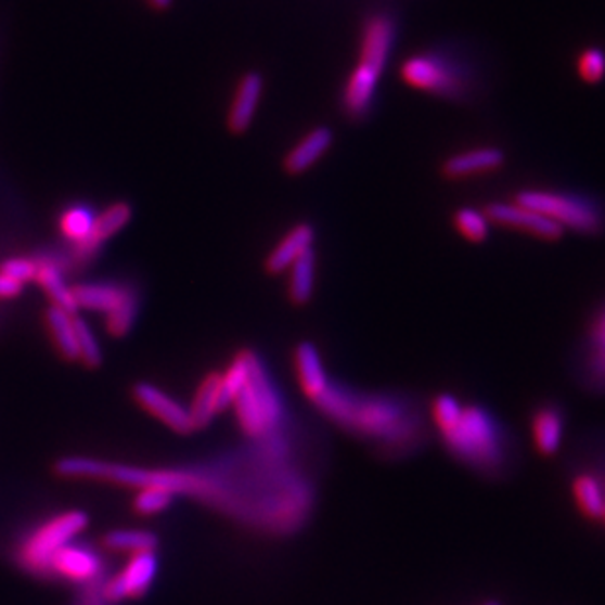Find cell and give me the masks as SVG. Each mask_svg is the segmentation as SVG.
<instances>
[{"label": "cell", "instance_id": "6da1fadb", "mask_svg": "<svg viewBox=\"0 0 605 605\" xmlns=\"http://www.w3.org/2000/svg\"><path fill=\"white\" fill-rule=\"evenodd\" d=\"M313 403L346 430L391 447L409 445L417 430L408 409L394 397L358 396L345 387L329 386Z\"/></svg>", "mask_w": 605, "mask_h": 605}, {"label": "cell", "instance_id": "7a4b0ae2", "mask_svg": "<svg viewBox=\"0 0 605 605\" xmlns=\"http://www.w3.org/2000/svg\"><path fill=\"white\" fill-rule=\"evenodd\" d=\"M447 449L480 472H495L505 462V435L498 421L478 406H462L459 421L442 433Z\"/></svg>", "mask_w": 605, "mask_h": 605}, {"label": "cell", "instance_id": "3957f363", "mask_svg": "<svg viewBox=\"0 0 605 605\" xmlns=\"http://www.w3.org/2000/svg\"><path fill=\"white\" fill-rule=\"evenodd\" d=\"M232 408L236 411V419L242 433L256 440H266L278 435L285 419V406L278 389L268 376L266 365L260 358L252 352L250 372L234 397Z\"/></svg>", "mask_w": 605, "mask_h": 605}, {"label": "cell", "instance_id": "277c9868", "mask_svg": "<svg viewBox=\"0 0 605 605\" xmlns=\"http://www.w3.org/2000/svg\"><path fill=\"white\" fill-rule=\"evenodd\" d=\"M87 527H89V515L79 510L53 515L22 539L14 553L16 563L22 570L30 572L31 576L48 578V568L53 554L62 551L63 546L74 543L79 535H83Z\"/></svg>", "mask_w": 605, "mask_h": 605}, {"label": "cell", "instance_id": "5b68a950", "mask_svg": "<svg viewBox=\"0 0 605 605\" xmlns=\"http://www.w3.org/2000/svg\"><path fill=\"white\" fill-rule=\"evenodd\" d=\"M515 203L541 213L546 219L561 224L563 229L575 230L582 234H597L604 230V213L590 198L537 189V191H522L515 197Z\"/></svg>", "mask_w": 605, "mask_h": 605}, {"label": "cell", "instance_id": "8992f818", "mask_svg": "<svg viewBox=\"0 0 605 605\" xmlns=\"http://www.w3.org/2000/svg\"><path fill=\"white\" fill-rule=\"evenodd\" d=\"M401 77L419 91L459 99L469 91V75L454 57L423 53L401 65Z\"/></svg>", "mask_w": 605, "mask_h": 605}, {"label": "cell", "instance_id": "52a82bcc", "mask_svg": "<svg viewBox=\"0 0 605 605\" xmlns=\"http://www.w3.org/2000/svg\"><path fill=\"white\" fill-rule=\"evenodd\" d=\"M156 576V551L128 556L125 566L111 580H106L105 584H101V595L105 602H111V604L138 600L147 594Z\"/></svg>", "mask_w": 605, "mask_h": 605}, {"label": "cell", "instance_id": "ba28073f", "mask_svg": "<svg viewBox=\"0 0 605 605\" xmlns=\"http://www.w3.org/2000/svg\"><path fill=\"white\" fill-rule=\"evenodd\" d=\"M103 558L101 554L85 544L69 543L62 551L53 554L48 568V578H60L69 584L89 585L99 584L103 578Z\"/></svg>", "mask_w": 605, "mask_h": 605}, {"label": "cell", "instance_id": "9c48e42d", "mask_svg": "<svg viewBox=\"0 0 605 605\" xmlns=\"http://www.w3.org/2000/svg\"><path fill=\"white\" fill-rule=\"evenodd\" d=\"M490 222H495L505 229L519 230L525 234L537 236L541 241H561L564 229L554 220L546 219L537 210L527 209L519 203H490L484 213Z\"/></svg>", "mask_w": 605, "mask_h": 605}, {"label": "cell", "instance_id": "30bf717a", "mask_svg": "<svg viewBox=\"0 0 605 605\" xmlns=\"http://www.w3.org/2000/svg\"><path fill=\"white\" fill-rule=\"evenodd\" d=\"M132 397L137 399L140 408L146 409L150 415L159 419L173 433L189 435L195 430L189 409L154 384L138 382L137 386L132 387Z\"/></svg>", "mask_w": 605, "mask_h": 605}, {"label": "cell", "instance_id": "8fae6325", "mask_svg": "<svg viewBox=\"0 0 605 605\" xmlns=\"http://www.w3.org/2000/svg\"><path fill=\"white\" fill-rule=\"evenodd\" d=\"M130 219H132V207L128 203H115L106 207L101 215L94 217L93 229L89 232V236L85 241L75 242L74 252L69 256L72 263L85 266L93 260L101 246L125 229Z\"/></svg>", "mask_w": 605, "mask_h": 605}, {"label": "cell", "instance_id": "7c38bea8", "mask_svg": "<svg viewBox=\"0 0 605 605\" xmlns=\"http://www.w3.org/2000/svg\"><path fill=\"white\" fill-rule=\"evenodd\" d=\"M77 309L108 314L137 293V287L116 282H87L74 285Z\"/></svg>", "mask_w": 605, "mask_h": 605}, {"label": "cell", "instance_id": "4fadbf2b", "mask_svg": "<svg viewBox=\"0 0 605 605\" xmlns=\"http://www.w3.org/2000/svg\"><path fill=\"white\" fill-rule=\"evenodd\" d=\"M503 164H505V154L500 147H474L450 156L440 167V171L447 179L476 178V176L498 171Z\"/></svg>", "mask_w": 605, "mask_h": 605}, {"label": "cell", "instance_id": "5bb4252c", "mask_svg": "<svg viewBox=\"0 0 605 605\" xmlns=\"http://www.w3.org/2000/svg\"><path fill=\"white\" fill-rule=\"evenodd\" d=\"M394 42H396V22L387 14H377L365 24L360 63L370 65L377 72H384Z\"/></svg>", "mask_w": 605, "mask_h": 605}, {"label": "cell", "instance_id": "9a60e30c", "mask_svg": "<svg viewBox=\"0 0 605 605\" xmlns=\"http://www.w3.org/2000/svg\"><path fill=\"white\" fill-rule=\"evenodd\" d=\"M293 364H295V374L299 379L302 394L309 397L311 401L323 396L326 387L331 386V382H329V376L324 372L323 358L319 355V348L313 343L297 345L295 356H293Z\"/></svg>", "mask_w": 605, "mask_h": 605}, {"label": "cell", "instance_id": "2e32d148", "mask_svg": "<svg viewBox=\"0 0 605 605\" xmlns=\"http://www.w3.org/2000/svg\"><path fill=\"white\" fill-rule=\"evenodd\" d=\"M36 261H38L36 282L50 297L53 307H60L67 313L77 314L79 309L75 302L74 289L65 283V278H63V268H67V261L55 260L50 256H38Z\"/></svg>", "mask_w": 605, "mask_h": 605}, {"label": "cell", "instance_id": "e0dca14e", "mask_svg": "<svg viewBox=\"0 0 605 605\" xmlns=\"http://www.w3.org/2000/svg\"><path fill=\"white\" fill-rule=\"evenodd\" d=\"M313 242L314 229L309 222L295 224L266 258V270L270 273H283L289 270L293 261L313 248Z\"/></svg>", "mask_w": 605, "mask_h": 605}, {"label": "cell", "instance_id": "ac0fdd59", "mask_svg": "<svg viewBox=\"0 0 605 605\" xmlns=\"http://www.w3.org/2000/svg\"><path fill=\"white\" fill-rule=\"evenodd\" d=\"M333 140L334 134L331 132V128H326V126L314 128L307 137L302 138L301 142H297L292 152L285 156L283 167L292 176L305 173L309 167H313L331 150Z\"/></svg>", "mask_w": 605, "mask_h": 605}, {"label": "cell", "instance_id": "d6986e66", "mask_svg": "<svg viewBox=\"0 0 605 605\" xmlns=\"http://www.w3.org/2000/svg\"><path fill=\"white\" fill-rule=\"evenodd\" d=\"M263 81L258 74H248L239 85L234 101L230 106L229 126L234 134H241L252 125L258 105H260Z\"/></svg>", "mask_w": 605, "mask_h": 605}, {"label": "cell", "instance_id": "ffe728a7", "mask_svg": "<svg viewBox=\"0 0 605 605\" xmlns=\"http://www.w3.org/2000/svg\"><path fill=\"white\" fill-rule=\"evenodd\" d=\"M563 413L553 406L539 408L531 417V437L535 449L543 456H554L563 445Z\"/></svg>", "mask_w": 605, "mask_h": 605}, {"label": "cell", "instance_id": "44dd1931", "mask_svg": "<svg viewBox=\"0 0 605 605\" xmlns=\"http://www.w3.org/2000/svg\"><path fill=\"white\" fill-rule=\"evenodd\" d=\"M379 75L382 72L364 65V63H360L356 67L355 74L350 75L345 93V108L348 115L364 116L368 113V108L374 101V94H376Z\"/></svg>", "mask_w": 605, "mask_h": 605}, {"label": "cell", "instance_id": "7402d4cb", "mask_svg": "<svg viewBox=\"0 0 605 605\" xmlns=\"http://www.w3.org/2000/svg\"><path fill=\"white\" fill-rule=\"evenodd\" d=\"M222 396H220V372H213L209 376L201 382V386L195 391L193 403L189 408V415L193 421V427H207L213 419L219 415L220 411H224Z\"/></svg>", "mask_w": 605, "mask_h": 605}, {"label": "cell", "instance_id": "603a6c76", "mask_svg": "<svg viewBox=\"0 0 605 605\" xmlns=\"http://www.w3.org/2000/svg\"><path fill=\"white\" fill-rule=\"evenodd\" d=\"M103 549L106 553L134 556L140 553H152L157 549V537L144 529H115L103 537Z\"/></svg>", "mask_w": 605, "mask_h": 605}, {"label": "cell", "instance_id": "cb8c5ba5", "mask_svg": "<svg viewBox=\"0 0 605 605\" xmlns=\"http://www.w3.org/2000/svg\"><path fill=\"white\" fill-rule=\"evenodd\" d=\"M75 314L63 311L60 307L50 305L46 311V324L52 333L53 343L65 360H79L77 338H75Z\"/></svg>", "mask_w": 605, "mask_h": 605}, {"label": "cell", "instance_id": "d4e9b609", "mask_svg": "<svg viewBox=\"0 0 605 605\" xmlns=\"http://www.w3.org/2000/svg\"><path fill=\"white\" fill-rule=\"evenodd\" d=\"M314 270H317V256L311 248L305 252L301 258L293 261L289 268V299L295 305H305L313 297L314 292Z\"/></svg>", "mask_w": 605, "mask_h": 605}, {"label": "cell", "instance_id": "484cf974", "mask_svg": "<svg viewBox=\"0 0 605 605\" xmlns=\"http://www.w3.org/2000/svg\"><path fill=\"white\" fill-rule=\"evenodd\" d=\"M572 498L576 501V507L588 519H602L604 513V491L600 481L595 480L590 474H580L572 481Z\"/></svg>", "mask_w": 605, "mask_h": 605}, {"label": "cell", "instance_id": "4316f807", "mask_svg": "<svg viewBox=\"0 0 605 605\" xmlns=\"http://www.w3.org/2000/svg\"><path fill=\"white\" fill-rule=\"evenodd\" d=\"M94 217L96 215L93 210L85 205H74V207L63 210L62 217H60V229H62L63 236L67 241H72V244L85 241L93 229Z\"/></svg>", "mask_w": 605, "mask_h": 605}, {"label": "cell", "instance_id": "83f0119b", "mask_svg": "<svg viewBox=\"0 0 605 605\" xmlns=\"http://www.w3.org/2000/svg\"><path fill=\"white\" fill-rule=\"evenodd\" d=\"M176 500V495L166 488L159 486H142L138 488L132 500V507L138 515L144 517H152V515H159V513L167 512L171 507V503Z\"/></svg>", "mask_w": 605, "mask_h": 605}, {"label": "cell", "instance_id": "f1b7e54d", "mask_svg": "<svg viewBox=\"0 0 605 605\" xmlns=\"http://www.w3.org/2000/svg\"><path fill=\"white\" fill-rule=\"evenodd\" d=\"M452 224L459 232L460 236H464L468 242H484L490 234V220L480 213V210L459 209L452 215Z\"/></svg>", "mask_w": 605, "mask_h": 605}, {"label": "cell", "instance_id": "f546056e", "mask_svg": "<svg viewBox=\"0 0 605 605\" xmlns=\"http://www.w3.org/2000/svg\"><path fill=\"white\" fill-rule=\"evenodd\" d=\"M75 338H77V352H79V362H83L87 368H99L103 362V352L101 345L94 336L93 329L81 317H74Z\"/></svg>", "mask_w": 605, "mask_h": 605}, {"label": "cell", "instance_id": "4dcf8cb0", "mask_svg": "<svg viewBox=\"0 0 605 605\" xmlns=\"http://www.w3.org/2000/svg\"><path fill=\"white\" fill-rule=\"evenodd\" d=\"M138 311H140V295L137 292L132 297H128L113 313L106 314V333L116 336V338L126 336L137 323Z\"/></svg>", "mask_w": 605, "mask_h": 605}, {"label": "cell", "instance_id": "1f68e13d", "mask_svg": "<svg viewBox=\"0 0 605 605\" xmlns=\"http://www.w3.org/2000/svg\"><path fill=\"white\" fill-rule=\"evenodd\" d=\"M576 72L585 83H600L605 77V53L600 48H585L576 60Z\"/></svg>", "mask_w": 605, "mask_h": 605}, {"label": "cell", "instance_id": "d6a6232c", "mask_svg": "<svg viewBox=\"0 0 605 605\" xmlns=\"http://www.w3.org/2000/svg\"><path fill=\"white\" fill-rule=\"evenodd\" d=\"M460 413H462V406H460L459 399L449 394L435 397V401L430 406V415H433V421L439 428L440 435L459 421Z\"/></svg>", "mask_w": 605, "mask_h": 605}, {"label": "cell", "instance_id": "836d02e7", "mask_svg": "<svg viewBox=\"0 0 605 605\" xmlns=\"http://www.w3.org/2000/svg\"><path fill=\"white\" fill-rule=\"evenodd\" d=\"M0 272L21 283L34 282L38 272V261L36 258H9L0 263Z\"/></svg>", "mask_w": 605, "mask_h": 605}, {"label": "cell", "instance_id": "e575fe53", "mask_svg": "<svg viewBox=\"0 0 605 605\" xmlns=\"http://www.w3.org/2000/svg\"><path fill=\"white\" fill-rule=\"evenodd\" d=\"M595 364L605 374V313L594 326Z\"/></svg>", "mask_w": 605, "mask_h": 605}, {"label": "cell", "instance_id": "d590c367", "mask_svg": "<svg viewBox=\"0 0 605 605\" xmlns=\"http://www.w3.org/2000/svg\"><path fill=\"white\" fill-rule=\"evenodd\" d=\"M24 292V283L0 272V299H14Z\"/></svg>", "mask_w": 605, "mask_h": 605}, {"label": "cell", "instance_id": "8d00e7d4", "mask_svg": "<svg viewBox=\"0 0 605 605\" xmlns=\"http://www.w3.org/2000/svg\"><path fill=\"white\" fill-rule=\"evenodd\" d=\"M152 4H154V7H157V9H166V7H169V4H171V0H152Z\"/></svg>", "mask_w": 605, "mask_h": 605}, {"label": "cell", "instance_id": "74e56055", "mask_svg": "<svg viewBox=\"0 0 605 605\" xmlns=\"http://www.w3.org/2000/svg\"><path fill=\"white\" fill-rule=\"evenodd\" d=\"M486 605H500V604H498V602H488V604Z\"/></svg>", "mask_w": 605, "mask_h": 605}, {"label": "cell", "instance_id": "f35d334b", "mask_svg": "<svg viewBox=\"0 0 605 605\" xmlns=\"http://www.w3.org/2000/svg\"><path fill=\"white\" fill-rule=\"evenodd\" d=\"M602 519L605 522V503H604V513H602Z\"/></svg>", "mask_w": 605, "mask_h": 605}]
</instances>
